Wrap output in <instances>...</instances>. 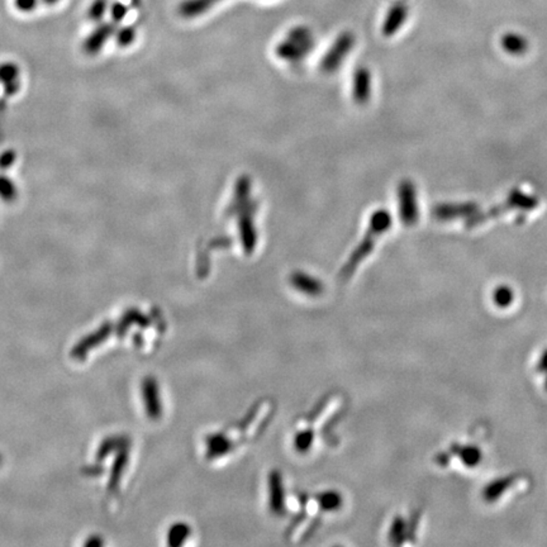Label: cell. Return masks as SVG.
<instances>
[{
    "label": "cell",
    "instance_id": "6da1fadb",
    "mask_svg": "<svg viewBox=\"0 0 547 547\" xmlns=\"http://www.w3.org/2000/svg\"><path fill=\"white\" fill-rule=\"evenodd\" d=\"M392 216L386 209H378L374 211L369 219L367 233L361 240L357 247L352 251L351 256L348 257V262L343 265L341 270L342 279H348L354 275V271L359 268L361 262L371 254L376 241L380 236H383L386 231L392 227Z\"/></svg>",
    "mask_w": 547,
    "mask_h": 547
},
{
    "label": "cell",
    "instance_id": "7a4b0ae2",
    "mask_svg": "<svg viewBox=\"0 0 547 547\" xmlns=\"http://www.w3.org/2000/svg\"><path fill=\"white\" fill-rule=\"evenodd\" d=\"M316 44L314 35L311 28L305 25H297L288 32L285 37L280 41L275 49L276 56L288 63H302L311 54Z\"/></svg>",
    "mask_w": 547,
    "mask_h": 547
},
{
    "label": "cell",
    "instance_id": "3957f363",
    "mask_svg": "<svg viewBox=\"0 0 547 547\" xmlns=\"http://www.w3.org/2000/svg\"><path fill=\"white\" fill-rule=\"evenodd\" d=\"M539 205V200L534 198L532 195L524 194L521 190L513 189L508 195V199L504 202L503 204L496 205L486 211H477L473 216L467 218L465 221V228H475L480 224H484L485 222L491 221L493 218L499 217L507 211H513V209H521V211H532Z\"/></svg>",
    "mask_w": 547,
    "mask_h": 547
},
{
    "label": "cell",
    "instance_id": "277c9868",
    "mask_svg": "<svg viewBox=\"0 0 547 547\" xmlns=\"http://www.w3.org/2000/svg\"><path fill=\"white\" fill-rule=\"evenodd\" d=\"M355 44H356V38L352 32L346 31L340 33L328 51L326 52V55L322 57L319 63L321 71L324 74L337 73V70L341 68L342 63H345L350 52L354 49Z\"/></svg>",
    "mask_w": 547,
    "mask_h": 547
},
{
    "label": "cell",
    "instance_id": "5b68a950",
    "mask_svg": "<svg viewBox=\"0 0 547 547\" xmlns=\"http://www.w3.org/2000/svg\"><path fill=\"white\" fill-rule=\"evenodd\" d=\"M256 204L250 200L242 209L237 211V228L238 236L241 240V245L245 252L251 255L256 249L257 245V230L255 224Z\"/></svg>",
    "mask_w": 547,
    "mask_h": 547
},
{
    "label": "cell",
    "instance_id": "8992f818",
    "mask_svg": "<svg viewBox=\"0 0 547 547\" xmlns=\"http://www.w3.org/2000/svg\"><path fill=\"white\" fill-rule=\"evenodd\" d=\"M399 217L405 227H412L418 222L419 209L417 190L412 181L405 179L398 185Z\"/></svg>",
    "mask_w": 547,
    "mask_h": 547
},
{
    "label": "cell",
    "instance_id": "52a82bcc",
    "mask_svg": "<svg viewBox=\"0 0 547 547\" xmlns=\"http://www.w3.org/2000/svg\"><path fill=\"white\" fill-rule=\"evenodd\" d=\"M116 23L113 22H100L94 28V31L89 33V36L82 42V51L87 56H97L99 55L103 49L106 47L108 41L114 36V32L117 30Z\"/></svg>",
    "mask_w": 547,
    "mask_h": 547
},
{
    "label": "cell",
    "instance_id": "ba28073f",
    "mask_svg": "<svg viewBox=\"0 0 547 547\" xmlns=\"http://www.w3.org/2000/svg\"><path fill=\"white\" fill-rule=\"evenodd\" d=\"M479 211V205L474 202L457 204H438L434 207L432 216L438 221H453L459 218H469Z\"/></svg>",
    "mask_w": 547,
    "mask_h": 547
},
{
    "label": "cell",
    "instance_id": "9c48e42d",
    "mask_svg": "<svg viewBox=\"0 0 547 547\" xmlns=\"http://www.w3.org/2000/svg\"><path fill=\"white\" fill-rule=\"evenodd\" d=\"M352 99L359 106H365L371 97V74L369 68H359L352 76L351 85Z\"/></svg>",
    "mask_w": 547,
    "mask_h": 547
},
{
    "label": "cell",
    "instance_id": "30bf717a",
    "mask_svg": "<svg viewBox=\"0 0 547 547\" xmlns=\"http://www.w3.org/2000/svg\"><path fill=\"white\" fill-rule=\"evenodd\" d=\"M22 71L18 63L6 61L0 63V84L8 97L18 93L22 87Z\"/></svg>",
    "mask_w": 547,
    "mask_h": 547
},
{
    "label": "cell",
    "instance_id": "8fae6325",
    "mask_svg": "<svg viewBox=\"0 0 547 547\" xmlns=\"http://www.w3.org/2000/svg\"><path fill=\"white\" fill-rule=\"evenodd\" d=\"M408 18V6L405 3H395L386 13L381 25V33L386 37H392L405 25Z\"/></svg>",
    "mask_w": 547,
    "mask_h": 547
},
{
    "label": "cell",
    "instance_id": "7c38bea8",
    "mask_svg": "<svg viewBox=\"0 0 547 547\" xmlns=\"http://www.w3.org/2000/svg\"><path fill=\"white\" fill-rule=\"evenodd\" d=\"M289 281L294 289H297L298 292L305 293L307 295H311V297H316L324 292L322 283L317 278L311 276L309 274L303 273V271L293 273L289 278Z\"/></svg>",
    "mask_w": 547,
    "mask_h": 547
},
{
    "label": "cell",
    "instance_id": "4fadbf2b",
    "mask_svg": "<svg viewBox=\"0 0 547 547\" xmlns=\"http://www.w3.org/2000/svg\"><path fill=\"white\" fill-rule=\"evenodd\" d=\"M221 1L224 0H183L178 6V13L183 18H198L209 12L213 6H217Z\"/></svg>",
    "mask_w": 547,
    "mask_h": 547
},
{
    "label": "cell",
    "instance_id": "5bb4252c",
    "mask_svg": "<svg viewBox=\"0 0 547 547\" xmlns=\"http://www.w3.org/2000/svg\"><path fill=\"white\" fill-rule=\"evenodd\" d=\"M500 44L503 47V50L513 55V56H521L524 55L527 50H529V41L526 38L518 35V33H507L504 35L502 39H500Z\"/></svg>",
    "mask_w": 547,
    "mask_h": 547
},
{
    "label": "cell",
    "instance_id": "9a60e30c",
    "mask_svg": "<svg viewBox=\"0 0 547 547\" xmlns=\"http://www.w3.org/2000/svg\"><path fill=\"white\" fill-rule=\"evenodd\" d=\"M19 198V188L17 183L4 171L0 173V200L11 204Z\"/></svg>",
    "mask_w": 547,
    "mask_h": 547
},
{
    "label": "cell",
    "instance_id": "2e32d148",
    "mask_svg": "<svg viewBox=\"0 0 547 547\" xmlns=\"http://www.w3.org/2000/svg\"><path fill=\"white\" fill-rule=\"evenodd\" d=\"M145 394H146V407L151 418H156L160 414L161 407L159 405V397H157V386L154 380H149L145 384Z\"/></svg>",
    "mask_w": 547,
    "mask_h": 547
},
{
    "label": "cell",
    "instance_id": "e0dca14e",
    "mask_svg": "<svg viewBox=\"0 0 547 547\" xmlns=\"http://www.w3.org/2000/svg\"><path fill=\"white\" fill-rule=\"evenodd\" d=\"M113 37L116 39V44H118L119 47H123V49L130 47L136 41V28L133 25H123V27L116 30Z\"/></svg>",
    "mask_w": 547,
    "mask_h": 547
},
{
    "label": "cell",
    "instance_id": "ac0fdd59",
    "mask_svg": "<svg viewBox=\"0 0 547 547\" xmlns=\"http://www.w3.org/2000/svg\"><path fill=\"white\" fill-rule=\"evenodd\" d=\"M109 1L108 0H94L93 3L89 6L87 11V18L95 23L103 22L106 13L109 11Z\"/></svg>",
    "mask_w": 547,
    "mask_h": 547
},
{
    "label": "cell",
    "instance_id": "d6986e66",
    "mask_svg": "<svg viewBox=\"0 0 547 547\" xmlns=\"http://www.w3.org/2000/svg\"><path fill=\"white\" fill-rule=\"evenodd\" d=\"M109 13H111L113 23L118 25L127 17L128 8L123 3H121V1H114V3L109 6Z\"/></svg>",
    "mask_w": 547,
    "mask_h": 547
},
{
    "label": "cell",
    "instance_id": "ffe728a7",
    "mask_svg": "<svg viewBox=\"0 0 547 547\" xmlns=\"http://www.w3.org/2000/svg\"><path fill=\"white\" fill-rule=\"evenodd\" d=\"M17 159H18V154L16 152V149H8L3 151L0 154V171H6L13 168L17 162Z\"/></svg>",
    "mask_w": 547,
    "mask_h": 547
},
{
    "label": "cell",
    "instance_id": "44dd1931",
    "mask_svg": "<svg viewBox=\"0 0 547 547\" xmlns=\"http://www.w3.org/2000/svg\"><path fill=\"white\" fill-rule=\"evenodd\" d=\"M513 300V293L508 286H500L494 292V302L499 307H507Z\"/></svg>",
    "mask_w": 547,
    "mask_h": 547
},
{
    "label": "cell",
    "instance_id": "7402d4cb",
    "mask_svg": "<svg viewBox=\"0 0 547 547\" xmlns=\"http://www.w3.org/2000/svg\"><path fill=\"white\" fill-rule=\"evenodd\" d=\"M39 0H14V6L18 12L32 13L37 8Z\"/></svg>",
    "mask_w": 547,
    "mask_h": 547
},
{
    "label": "cell",
    "instance_id": "603a6c76",
    "mask_svg": "<svg viewBox=\"0 0 547 547\" xmlns=\"http://www.w3.org/2000/svg\"><path fill=\"white\" fill-rule=\"evenodd\" d=\"M42 1H44V4H47V6H55L60 0H42Z\"/></svg>",
    "mask_w": 547,
    "mask_h": 547
}]
</instances>
